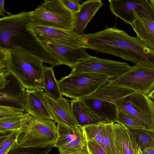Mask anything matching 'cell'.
I'll return each mask as SVG.
<instances>
[{
    "label": "cell",
    "instance_id": "44dd1931",
    "mask_svg": "<svg viewBox=\"0 0 154 154\" xmlns=\"http://www.w3.org/2000/svg\"><path fill=\"white\" fill-rule=\"evenodd\" d=\"M82 129L79 125L71 127L57 124V137L53 147L58 148L66 146L76 138Z\"/></svg>",
    "mask_w": 154,
    "mask_h": 154
},
{
    "label": "cell",
    "instance_id": "4316f807",
    "mask_svg": "<svg viewBox=\"0 0 154 154\" xmlns=\"http://www.w3.org/2000/svg\"><path fill=\"white\" fill-rule=\"evenodd\" d=\"M107 121H109L83 127L87 142L96 141L102 147V129L104 123Z\"/></svg>",
    "mask_w": 154,
    "mask_h": 154
},
{
    "label": "cell",
    "instance_id": "f1b7e54d",
    "mask_svg": "<svg viewBox=\"0 0 154 154\" xmlns=\"http://www.w3.org/2000/svg\"><path fill=\"white\" fill-rule=\"evenodd\" d=\"M21 129L11 131L0 137V149H5L15 146L18 144V139Z\"/></svg>",
    "mask_w": 154,
    "mask_h": 154
},
{
    "label": "cell",
    "instance_id": "3957f363",
    "mask_svg": "<svg viewBox=\"0 0 154 154\" xmlns=\"http://www.w3.org/2000/svg\"><path fill=\"white\" fill-rule=\"evenodd\" d=\"M110 79L101 74L82 73L69 74L62 78L58 81V83L63 96L80 100L93 94Z\"/></svg>",
    "mask_w": 154,
    "mask_h": 154
},
{
    "label": "cell",
    "instance_id": "4dcf8cb0",
    "mask_svg": "<svg viewBox=\"0 0 154 154\" xmlns=\"http://www.w3.org/2000/svg\"><path fill=\"white\" fill-rule=\"evenodd\" d=\"M8 63V49L0 47V75H8L10 74Z\"/></svg>",
    "mask_w": 154,
    "mask_h": 154
},
{
    "label": "cell",
    "instance_id": "9c48e42d",
    "mask_svg": "<svg viewBox=\"0 0 154 154\" xmlns=\"http://www.w3.org/2000/svg\"><path fill=\"white\" fill-rule=\"evenodd\" d=\"M27 28L42 42H49L73 48H84L83 34L74 30H66L41 26L30 23Z\"/></svg>",
    "mask_w": 154,
    "mask_h": 154
},
{
    "label": "cell",
    "instance_id": "8d00e7d4",
    "mask_svg": "<svg viewBox=\"0 0 154 154\" xmlns=\"http://www.w3.org/2000/svg\"><path fill=\"white\" fill-rule=\"evenodd\" d=\"M149 2L154 8V0H150Z\"/></svg>",
    "mask_w": 154,
    "mask_h": 154
},
{
    "label": "cell",
    "instance_id": "8fae6325",
    "mask_svg": "<svg viewBox=\"0 0 154 154\" xmlns=\"http://www.w3.org/2000/svg\"><path fill=\"white\" fill-rule=\"evenodd\" d=\"M43 98L54 121L57 124L69 127L78 125L70 103L63 96L57 100L44 91Z\"/></svg>",
    "mask_w": 154,
    "mask_h": 154
},
{
    "label": "cell",
    "instance_id": "74e56055",
    "mask_svg": "<svg viewBox=\"0 0 154 154\" xmlns=\"http://www.w3.org/2000/svg\"><path fill=\"white\" fill-rule=\"evenodd\" d=\"M151 93H154V87L152 91L150 92Z\"/></svg>",
    "mask_w": 154,
    "mask_h": 154
},
{
    "label": "cell",
    "instance_id": "d6986e66",
    "mask_svg": "<svg viewBox=\"0 0 154 154\" xmlns=\"http://www.w3.org/2000/svg\"><path fill=\"white\" fill-rule=\"evenodd\" d=\"M133 92L129 89L108 82L87 97L100 99L116 104Z\"/></svg>",
    "mask_w": 154,
    "mask_h": 154
},
{
    "label": "cell",
    "instance_id": "9a60e30c",
    "mask_svg": "<svg viewBox=\"0 0 154 154\" xmlns=\"http://www.w3.org/2000/svg\"><path fill=\"white\" fill-rule=\"evenodd\" d=\"M116 154H142L133 134L123 125L113 123Z\"/></svg>",
    "mask_w": 154,
    "mask_h": 154
},
{
    "label": "cell",
    "instance_id": "e0dca14e",
    "mask_svg": "<svg viewBox=\"0 0 154 154\" xmlns=\"http://www.w3.org/2000/svg\"><path fill=\"white\" fill-rule=\"evenodd\" d=\"M80 100L102 119L113 123L116 122L118 109L115 104L92 97H86Z\"/></svg>",
    "mask_w": 154,
    "mask_h": 154
},
{
    "label": "cell",
    "instance_id": "1f68e13d",
    "mask_svg": "<svg viewBox=\"0 0 154 154\" xmlns=\"http://www.w3.org/2000/svg\"><path fill=\"white\" fill-rule=\"evenodd\" d=\"M64 6L73 14L78 12L81 4L78 0H60Z\"/></svg>",
    "mask_w": 154,
    "mask_h": 154
},
{
    "label": "cell",
    "instance_id": "cb8c5ba5",
    "mask_svg": "<svg viewBox=\"0 0 154 154\" xmlns=\"http://www.w3.org/2000/svg\"><path fill=\"white\" fill-rule=\"evenodd\" d=\"M113 122H105L102 131V147L107 154H116L112 128Z\"/></svg>",
    "mask_w": 154,
    "mask_h": 154
},
{
    "label": "cell",
    "instance_id": "7a4b0ae2",
    "mask_svg": "<svg viewBox=\"0 0 154 154\" xmlns=\"http://www.w3.org/2000/svg\"><path fill=\"white\" fill-rule=\"evenodd\" d=\"M29 13L34 24L66 30L74 29V15L60 0H45Z\"/></svg>",
    "mask_w": 154,
    "mask_h": 154
},
{
    "label": "cell",
    "instance_id": "7c38bea8",
    "mask_svg": "<svg viewBox=\"0 0 154 154\" xmlns=\"http://www.w3.org/2000/svg\"><path fill=\"white\" fill-rule=\"evenodd\" d=\"M42 42L61 64L72 69L79 62L91 56L83 48H73L49 42Z\"/></svg>",
    "mask_w": 154,
    "mask_h": 154
},
{
    "label": "cell",
    "instance_id": "ac0fdd59",
    "mask_svg": "<svg viewBox=\"0 0 154 154\" xmlns=\"http://www.w3.org/2000/svg\"><path fill=\"white\" fill-rule=\"evenodd\" d=\"M70 104L78 125L83 127L108 121L97 116L80 100L73 99Z\"/></svg>",
    "mask_w": 154,
    "mask_h": 154
},
{
    "label": "cell",
    "instance_id": "7402d4cb",
    "mask_svg": "<svg viewBox=\"0 0 154 154\" xmlns=\"http://www.w3.org/2000/svg\"><path fill=\"white\" fill-rule=\"evenodd\" d=\"M53 66H46L43 75V87L45 91L49 96L58 100L63 96L60 90L58 81L54 75Z\"/></svg>",
    "mask_w": 154,
    "mask_h": 154
},
{
    "label": "cell",
    "instance_id": "ffe728a7",
    "mask_svg": "<svg viewBox=\"0 0 154 154\" xmlns=\"http://www.w3.org/2000/svg\"><path fill=\"white\" fill-rule=\"evenodd\" d=\"M33 117L27 112L0 119V133L21 130Z\"/></svg>",
    "mask_w": 154,
    "mask_h": 154
},
{
    "label": "cell",
    "instance_id": "8992f818",
    "mask_svg": "<svg viewBox=\"0 0 154 154\" xmlns=\"http://www.w3.org/2000/svg\"><path fill=\"white\" fill-rule=\"evenodd\" d=\"M118 109L133 116L146 130L154 131V103L146 94L133 92L116 104Z\"/></svg>",
    "mask_w": 154,
    "mask_h": 154
},
{
    "label": "cell",
    "instance_id": "603a6c76",
    "mask_svg": "<svg viewBox=\"0 0 154 154\" xmlns=\"http://www.w3.org/2000/svg\"><path fill=\"white\" fill-rule=\"evenodd\" d=\"M58 149L60 154H89L83 127L76 139L66 146Z\"/></svg>",
    "mask_w": 154,
    "mask_h": 154
},
{
    "label": "cell",
    "instance_id": "4fadbf2b",
    "mask_svg": "<svg viewBox=\"0 0 154 154\" xmlns=\"http://www.w3.org/2000/svg\"><path fill=\"white\" fill-rule=\"evenodd\" d=\"M44 91L43 90L24 88L22 98L23 107L26 112L37 119L54 121L43 100Z\"/></svg>",
    "mask_w": 154,
    "mask_h": 154
},
{
    "label": "cell",
    "instance_id": "52a82bcc",
    "mask_svg": "<svg viewBox=\"0 0 154 154\" xmlns=\"http://www.w3.org/2000/svg\"><path fill=\"white\" fill-rule=\"evenodd\" d=\"M108 82L134 92L148 94L154 87V68L135 64Z\"/></svg>",
    "mask_w": 154,
    "mask_h": 154
},
{
    "label": "cell",
    "instance_id": "e575fe53",
    "mask_svg": "<svg viewBox=\"0 0 154 154\" xmlns=\"http://www.w3.org/2000/svg\"><path fill=\"white\" fill-rule=\"evenodd\" d=\"M143 154H154V141L152 146L146 149L143 152Z\"/></svg>",
    "mask_w": 154,
    "mask_h": 154
},
{
    "label": "cell",
    "instance_id": "83f0119b",
    "mask_svg": "<svg viewBox=\"0 0 154 154\" xmlns=\"http://www.w3.org/2000/svg\"><path fill=\"white\" fill-rule=\"evenodd\" d=\"M53 146L36 147L21 146L18 144L7 154H48Z\"/></svg>",
    "mask_w": 154,
    "mask_h": 154
},
{
    "label": "cell",
    "instance_id": "2e32d148",
    "mask_svg": "<svg viewBox=\"0 0 154 154\" xmlns=\"http://www.w3.org/2000/svg\"><path fill=\"white\" fill-rule=\"evenodd\" d=\"M103 4L100 0H89L83 2L79 11L73 14V30L79 34H83L89 23Z\"/></svg>",
    "mask_w": 154,
    "mask_h": 154
},
{
    "label": "cell",
    "instance_id": "5b68a950",
    "mask_svg": "<svg viewBox=\"0 0 154 154\" xmlns=\"http://www.w3.org/2000/svg\"><path fill=\"white\" fill-rule=\"evenodd\" d=\"M51 120L34 117L23 127L18 139L21 146L36 147L53 146L57 137V124Z\"/></svg>",
    "mask_w": 154,
    "mask_h": 154
},
{
    "label": "cell",
    "instance_id": "d6a6232c",
    "mask_svg": "<svg viewBox=\"0 0 154 154\" xmlns=\"http://www.w3.org/2000/svg\"><path fill=\"white\" fill-rule=\"evenodd\" d=\"M88 146L89 154H107L103 149L96 141H88Z\"/></svg>",
    "mask_w": 154,
    "mask_h": 154
},
{
    "label": "cell",
    "instance_id": "f546056e",
    "mask_svg": "<svg viewBox=\"0 0 154 154\" xmlns=\"http://www.w3.org/2000/svg\"><path fill=\"white\" fill-rule=\"evenodd\" d=\"M25 111L22 107L0 105V119L23 113Z\"/></svg>",
    "mask_w": 154,
    "mask_h": 154
},
{
    "label": "cell",
    "instance_id": "277c9868",
    "mask_svg": "<svg viewBox=\"0 0 154 154\" xmlns=\"http://www.w3.org/2000/svg\"><path fill=\"white\" fill-rule=\"evenodd\" d=\"M29 22L20 23L11 35L8 48L31 54L43 63L54 66L61 65L50 53L43 43L27 28Z\"/></svg>",
    "mask_w": 154,
    "mask_h": 154
},
{
    "label": "cell",
    "instance_id": "484cf974",
    "mask_svg": "<svg viewBox=\"0 0 154 154\" xmlns=\"http://www.w3.org/2000/svg\"><path fill=\"white\" fill-rule=\"evenodd\" d=\"M116 122L123 125L128 129H145L142 124L133 116L119 109L118 110Z\"/></svg>",
    "mask_w": 154,
    "mask_h": 154
},
{
    "label": "cell",
    "instance_id": "30bf717a",
    "mask_svg": "<svg viewBox=\"0 0 154 154\" xmlns=\"http://www.w3.org/2000/svg\"><path fill=\"white\" fill-rule=\"evenodd\" d=\"M137 37L148 47L154 50V8L135 12L131 25Z\"/></svg>",
    "mask_w": 154,
    "mask_h": 154
},
{
    "label": "cell",
    "instance_id": "5bb4252c",
    "mask_svg": "<svg viewBox=\"0 0 154 154\" xmlns=\"http://www.w3.org/2000/svg\"><path fill=\"white\" fill-rule=\"evenodd\" d=\"M112 13L131 25L134 20V13L152 6L147 0H109Z\"/></svg>",
    "mask_w": 154,
    "mask_h": 154
},
{
    "label": "cell",
    "instance_id": "ba28073f",
    "mask_svg": "<svg viewBox=\"0 0 154 154\" xmlns=\"http://www.w3.org/2000/svg\"><path fill=\"white\" fill-rule=\"evenodd\" d=\"M125 62L91 56L79 62L70 73H91L103 75L112 79L122 75L131 68Z\"/></svg>",
    "mask_w": 154,
    "mask_h": 154
},
{
    "label": "cell",
    "instance_id": "6da1fadb",
    "mask_svg": "<svg viewBox=\"0 0 154 154\" xmlns=\"http://www.w3.org/2000/svg\"><path fill=\"white\" fill-rule=\"evenodd\" d=\"M8 50L9 71L22 87L26 89L43 90V75L46 66L43 62L31 54Z\"/></svg>",
    "mask_w": 154,
    "mask_h": 154
},
{
    "label": "cell",
    "instance_id": "836d02e7",
    "mask_svg": "<svg viewBox=\"0 0 154 154\" xmlns=\"http://www.w3.org/2000/svg\"><path fill=\"white\" fill-rule=\"evenodd\" d=\"M5 0H0V15L2 17H5L4 13H6L8 15L11 14L10 12H7L5 9L4 7Z\"/></svg>",
    "mask_w": 154,
    "mask_h": 154
},
{
    "label": "cell",
    "instance_id": "d4e9b609",
    "mask_svg": "<svg viewBox=\"0 0 154 154\" xmlns=\"http://www.w3.org/2000/svg\"><path fill=\"white\" fill-rule=\"evenodd\" d=\"M129 130L135 136L142 153L146 149L152 146L154 141V131L145 129Z\"/></svg>",
    "mask_w": 154,
    "mask_h": 154
},
{
    "label": "cell",
    "instance_id": "d590c367",
    "mask_svg": "<svg viewBox=\"0 0 154 154\" xmlns=\"http://www.w3.org/2000/svg\"><path fill=\"white\" fill-rule=\"evenodd\" d=\"M148 96L152 100H154V93L149 92L148 94Z\"/></svg>",
    "mask_w": 154,
    "mask_h": 154
}]
</instances>
